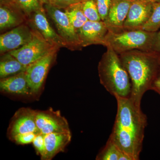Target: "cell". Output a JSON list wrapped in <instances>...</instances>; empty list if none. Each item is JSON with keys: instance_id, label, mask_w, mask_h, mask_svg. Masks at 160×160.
<instances>
[{"instance_id": "obj_1", "label": "cell", "mask_w": 160, "mask_h": 160, "mask_svg": "<svg viewBox=\"0 0 160 160\" xmlns=\"http://www.w3.org/2000/svg\"><path fill=\"white\" fill-rule=\"evenodd\" d=\"M115 98L117 102V113L109 138L133 160H139L147 117L129 98Z\"/></svg>"}, {"instance_id": "obj_2", "label": "cell", "mask_w": 160, "mask_h": 160, "mask_svg": "<svg viewBox=\"0 0 160 160\" xmlns=\"http://www.w3.org/2000/svg\"><path fill=\"white\" fill-rule=\"evenodd\" d=\"M129 75L132 89L129 98L138 108L145 92L151 90L158 77L160 55L153 51L133 50L119 55Z\"/></svg>"}, {"instance_id": "obj_3", "label": "cell", "mask_w": 160, "mask_h": 160, "mask_svg": "<svg viewBox=\"0 0 160 160\" xmlns=\"http://www.w3.org/2000/svg\"><path fill=\"white\" fill-rule=\"evenodd\" d=\"M106 47L98 65L100 83L115 97L129 98L132 85L129 75L119 55L110 46Z\"/></svg>"}, {"instance_id": "obj_4", "label": "cell", "mask_w": 160, "mask_h": 160, "mask_svg": "<svg viewBox=\"0 0 160 160\" xmlns=\"http://www.w3.org/2000/svg\"><path fill=\"white\" fill-rule=\"evenodd\" d=\"M156 32L142 29L124 30L118 32L108 31L105 46H110L119 55L133 50L152 51Z\"/></svg>"}, {"instance_id": "obj_5", "label": "cell", "mask_w": 160, "mask_h": 160, "mask_svg": "<svg viewBox=\"0 0 160 160\" xmlns=\"http://www.w3.org/2000/svg\"><path fill=\"white\" fill-rule=\"evenodd\" d=\"M32 29L33 37L29 43L20 49L8 52L26 67L60 49L52 45L38 32Z\"/></svg>"}, {"instance_id": "obj_6", "label": "cell", "mask_w": 160, "mask_h": 160, "mask_svg": "<svg viewBox=\"0 0 160 160\" xmlns=\"http://www.w3.org/2000/svg\"><path fill=\"white\" fill-rule=\"evenodd\" d=\"M43 6L47 16L53 22L58 34L66 43V48L72 51L81 50L77 32L65 11L48 4H44Z\"/></svg>"}, {"instance_id": "obj_7", "label": "cell", "mask_w": 160, "mask_h": 160, "mask_svg": "<svg viewBox=\"0 0 160 160\" xmlns=\"http://www.w3.org/2000/svg\"><path fill=\"white\" fill-rule=\"evenodd\" d=\"M44 6L27 18L26 23L32 29L38 32L52 46L61 48H67L66 43L50 25Z\"/></svg>"}, {"instance_id": "obj_8", "label": "cell", "mask_w": 160, "mask_h": 160, "mask_svg": "<svg viewBox=\"0 0 160 160\" xmlns=\"http://www.w3.org/2000/svg\"><path fill=\"white\" fill-rule=\"evenodd\" d=\"M58 52H52L27 66L26 73L31 95L38 94L41 91Z\"/></svg>"}, {"instance_id": "obj_9", "label": "cell", "mask_w": 160, "mask_h": 160, "mask_svg": "<svg viewBox=\"0 0 160 160\" xmlns=\"http://www.w3.org/2000/svg\"><path fill=\"white\" fill-rule=\"evenodd\" d=\"M36 122L40 132L44 135L52 132L71 133L68 121L58 110H36Z\"/></svg>"}, {"instance_id": "obj_10", "label": "cell", "mask_w": 160, "mask_h": 160, "mask_svg": "<svg viewBox=\"0 0 160 160\" xmlns=\"http://www.w3.org/2000/svg\"><path fill=\"white\" fill-rule=\"evenodd\" d=\"M33 34V29L26 22L1 34V55L20 49L31 41Z\"/></svg>"}, {"instance_id": "obj_11", "label": "cell", "mask_w": 160, "mask_h": 160, "mask_svg": "<svg viewBox=\"0 0 160 160\" xmlns=\"http://www.w3.org/2000/svg\"><path fill=\"white\" fill-rule=\"evenodd\" d=\"M36 110L29 108H20L12 117L8 129L10 140L17 135L33 132L41 133L36 122Z\"/></svg>"}, {"instance_id": "obj_12", "label": "cell", "mask_w": 160, "mask_h": 160, "mask_svg": "<svg viewBox=\"0 0 160 160\" xmlns=\"http://www.w3.org/2000/svg\"><path fill=\"white\" fill-rule=\"evenodd\" d=\"M154 3L151 0L132 2L123 25V30L141 29L150 18Z\"/></svg>"}, {"instance_id": "obj_13", "label": "cell", "mask_w": 160, "mask_h": 160, "mask_svg": "<svg viewBox=\"0 0 160 160\" xmlns=\"http://www.w3.org/2000/svg\"><path fill=\"white\" fill-rule=\"evenodd\" d=\"M108 29L103 21H87L77 31L78 38L82 48L93 45L105 46Z\"/></svg>"}, {"instance_id": "obj_14", "label": "cell", "mask_w": 160, "mask_h": 160, "mask_svg": "<svg viewBox=\"0 0 160 160\" xmlns=\"http://www.w3.org/2000/svg\"><path fill=\"white\" fill-rule=\"evenodd\" d=\"M132 2L128 0H113L106 20L103 21L108 31H122L123 25Z\"/></svg>"}, {"instance_id": "obj_15", "label": "cell", "mask_w": 160, "mask_h": 160, "mask_svg": "<svg viewBox=\"0 0 160 160\" xmlns=\"http://www.w3.org/2000/svg\"><path fill=\"white\" fill-rule=\"evenodd\" d=\"M27 20L26 16L13 3L0 4L1 32L26 23Z\"/></svg>"}, {"instance_id": "obj_16", "label": "cell", "mask_w": 160, "mask_h": 160, "mask_svg": "<svg viewBox=\"0 0 160 160\" xmlns=\"http://www.w3.org/2000/svg\"><path fill=\"white\" fill-rule=\"evenodd\" d=\"M71 133L52 132L44 135L45 153L42 160H51L58 153L64 151L71 140Z\"/></svg>"}, {"instance_id": "obj_17", "label": "cell", "mask_w": 160, "mask_h": 160, "mask_svg": "<svg viewBox=\"0 0 160 160\" xmlns=\"http://www.w3.org/2000/svg\"><path fill=\"white\" fill-rule=\"evenodd\" d=\"M0 89L5 93L20 95H31L26 72L1 79Z\"/></svg>"}, {"instance_id": "obj_18", "label": "cell", "mask_w": 160, "mask_h": 160, "mask_svg": "<svg viewBox=\"0 0 160 160\" xmlns=\"http://www.w3.org/2000/svg\"><path fill=\"white\" fill-rule=\"evenodd\" d=\"M27 67L9 52L4 53L1 55L0 61V78H4L26 72Z\"/></svg>"}, {"instance_id": "obj_19", "label": "cell", "mask_w": 160, "mask_h": 160, "mask_svg": "<svg viewBox=\"0 0 160 160\" xmlns=\"http://www.w3.org/2000/svg\"><path fill=\"white\" fill-rule=\"evenodd\" d=\"M98 160H133L122 151L109 138L106 146L97 156Z\"/></svg>"}, {"instance_id": "obj_20", "label": "cell", "mask_w": 160, "mask_h": 160, "mask_svg": "<svg viewBox=\"0 0 160 160\" xmlns=\"http://www.w3.org/2000/svg\"><path fill=\"white\" fill-rule=\"evenodd\" d=\"M64 10L77 32L88 21L83 13L81 2L72 5Z\"/></svg>"}, {"instance_id": "obj_21", "label": "cell", "mask_w": 160, "mask_h": 160, "mask_svg": "<svg viewBox=\"0 0 160 160\" xmlns=\"http://www.w3.org/2000/svg\"><path fill=\"white\" fill-rule=\"evenodd\" d=\"M12 3L28 18L43 6L39 0H13Z\"/></svg>"}, {"instance_id": "obj_22", "label": "cell", "mask_w": 160, "mask_h": 160, "mask_svg": "<svg viewBox=\"0 0 160 160\" xmlns=\"http://www.w3.org/2000/svg\"><path fill=\"white\" fill-rule=\"evenodd\" d=\"M160 29V2L154 3L153 11L150 18L141 29L156 32Z\"/></svg>"}, {"instance_id": "obj_23", "label": "cell", "mask_w": 160, "mask_h": 160, "mask_svg": "<svg viewBox=\"0 0 160 160\" xmlns=\"http://www.w3.org/2000/svg\"><path fill=\"white\" fill-rule=\"evenodd\" d=\"M81 5L83 13L88 21H102L94 0H83Z\"/></svg>"}, {"instance_id": "obj_24", "label": "cell", "mask_w": 160, "mask_h": 160, "mask_svg": "<svg viewBox=\"0 0 160 160\" xmlns=\"http://www.w3.org/2000/svg\"><path fill=\"white\" fill-rule=\"evenodd\" d=\"M97 6L98 10L102 21L107 17L109 9L113 0H94Z\"/></svg>"}, {"instance_id": "obj_25", "label": "cell", "mask_w": 160, "mask_h": 160, "mask_svg": "<svg viewBox=\"0 0 160 160\" xmlns=\"http://www.w3.org/2000/svg\"><path fill=\"white\" fill-rule=\"evenodd\" d=\"M34 146L38 153L41 156V159L44 157L45 153V144L44 135L39 133L36 136L32 142Z\"/></svg>"}, {"instance_id": "obj_26", "label": "cell", "mask_w": 160, "mask_h": 160, "mask_svg": "<svg viewBox=\"0 0 160 160\" xmlns=\"http://www.w3.org/2000/svg\"><path fill=\"white\" fill-rule=\"evenodd\" d=\"M37 135L33 132L18 134L15 136L11 141L18 145H27L32 143Z\"/></svg>"}, {"instance_id": "obj_27", "label": "cell", "mask_w": 160, "mask_h": 160, "mask_svg": "<svg viewBox=\"0 0 160 160\" xmlns=\"http://www.w3.org/2000/svg\"><path fill=\"white\" fill-rule=\"evenodd\" d=\"M83 0H48L46 4H49L60 9H65L68 6L82 2Z\"/></svg>"}, {"instance_id": "obj_28", "label": "cell", "mask_w": 160, "mask_h": 160, "mask_svg": "<svg viewBox=\"0 0 160 160\" xmlns=\"http://www.w3.org/2000/svg\"><path fill=\"white\" fill-rule=\"evenodd\" d=\"M152 51L160 55V30L157 32L152 47Z\"/></svg>"}, {"instance_id": "obj_29", "label": "cell", "mask_w": 160, "mask_h": 160, "mask_svg": "<svg viewBox=\"0 0 160 160\" xmlns=\"http://www.w3.org/2000/svg\"><path fill=\"white\" fill-rule=\"evenodd\" d=\"M151 90L160 95V77H158L154 81L152 86Z\"/></svg>"}, {"instance_id": "obj_30", "label": "cell", "mask_w": 160, "mask_h": 160, "mask_svg": "<svg viewBox=\"0 0 160 160\" xmlns=\"http://www.w3.org/2000/svg\"><path fill=\"white\" fill-rule=\"evenodd\" d=\"M13 0H0V4H8L12 3Z\"/></svg>"}, {"instance_id": "obj_31", "label": "cell", "mask_w": 160, "mask_h": 160, "mask_svg": "<svg viewBox=\"0 0 160 160\" xmlns=\"http://www.w3.org/2000/svg\"><path fill=\"white\" fill-rule=\"evenodd\" d=\"M160 77V56L159 57V70L158 75V77Z\"/></svg>"}, {"instance_id": "obj_32", "label": "cell", "mask_w": 160, "mask_h": 160, "mask_svg": "<svg viewBox=\"0 0 160 160\" xmlns=\"http://www.w3.org/2000/svg\"><path fill=\"white\" fill-rule=\"evenodd\" d=\"M39 1L41 2L42 4L43 5H44V4H46V3H47L48 0H39Z\"/></svg>"}, {"instance_id": "obj_33", "label": "cell", "mask_w": 160, "mask_h": 160, "mask_svg": "<svg viewBox=\"0 0 160 160\" xmlns=\"http://www.w3.org/2000/svg\"><path fill=\"white\" fill-rule=\"evenodd\" d=\"M152 2H160V0H151Z\"/></svg>"}, {"instance_id": "obj_34", "label": "cell", "mask_w": 160, "mask_h": 160, "mask_svg": "<svg viewBox=\"0 0 160 160\" xmlns=\"http://www.w3.org/2000/svg\"><path fill=\"white\" fill-rule=\"evenodd\" d=\"M128 1H131V2H134V1H137V0H128Z\"/></svg>"}]
</instances>
